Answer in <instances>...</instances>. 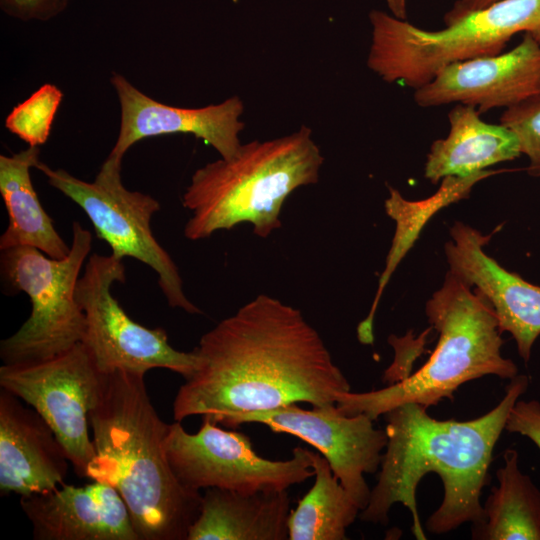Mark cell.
<instances>
[{
	"label": "cell",
	"mask_w": 540,
	"mask_h": 540,
	"mask_svg": "<svg viewBox=\"0 0 540 540\" xmlns=\"http://www.w3.org/2000/svg\"><path fill=\"white\" fill-rule=\"evenodd\" d=\"M504 466L496 476L499 485L483 505L485 519L473 526L478 540H540V490L519 468L517 450L503 454Z\"/></svg>",
	"instance_id": "cell-21"
},
{
	"label": "cell",
	"mask_w": 540,
	"mask_h": 540,
	"mask_svg": "<svg viewBox=\"0 0 540 540\" xmlns=\"http://www.w3.org/2000/svg\"><path fill=\"white\" fill-rule=\"evenodd\" d=\"M290 512L287 490L207 488L187 540H288Z\"/></svg>",
	"instance_id": "cell-18"
},
{
	"label": "cell",
	"mask_w": 540,
	"mask_h": 540,
	"mask_svg": "<svg viewBox=\"0 0 540 540\" xmlns=\"http://www.w3.org/2000/svg\"><path fill=\"white\" fill-rule=\"evenodd\" d=\"M314 483L290 512L288 540H345L361 509L334 475L328 461L311 451Z\"/></svg>",
	"instance_id": "cell-23"
},
{
	"label": "cell",
	"mask_w": 540,
	"mask_h": 540,
	"mask_svg": "<svg viewBox=\"0 0 540 540\" xmlns=\"http://www.w3.org/2000/svg\"><path fill=\"white\" fill-rule=\"evenodd\" d=\"M92 234L75 221L70 252L61 259L30 246L1 250L4 293H25L32 308L28 319L0 342L4 364L45 360L81 342L85 315L77 300L80 273L92 249Z\"/></svg>",
	"instance_id": "cell-7"
},
{
	"label": "cell",
	"mask_w": 540,
	"mask_h": 540,
	"mask_svg": "<svg viewBox=\"0 0 540 540\" xmlns=\"http://www.w3.org/2000/svg\"><path fill=\"white\" fill-rule=\"evenodd\" d=\"M202 419L196 433L187 432L179 421L169 424L164 440L170 467L184 487L282 491L314 476L311 450L297 446L291 458L269 460L255 452L247 435Z\"/></svg>",
	"instance_id": "cell-10"
},
{
	"label": "cell",
	"mask_w": 540,
	"mask_h": 540,
	"mask_svg": "<svg viewBox=\"0 0 540 540\" xmlns=\"http://www.w3.org/2000/svg\"><path fill=\"white\" fill-rule=\"evenodd\" d=\"M497 1L499 0H455L452 8L444 15L445 26L456 22L471 12L486 8Z\"/></svg>",
	"instance_id": "cell-28"
},
{
	"label": "cell",
	"mask_w": 540,
	"mask_h": 540,
	"mask_svg": "<svg viewBox=\"0 0 540 540\" xmlns=\"http://www.w3.org/2000/svg\"><path fill=\"white\" fill-rule=\"evenodd\" d=\"M323 162L311 129L302 126L286 136L242 144L232 157L205 164L182 195L191 212L185 237L198 241L250 223L254 234L267 238L281 227L287 197L317 183Z\"/></svg>",
	"instance_id": "cell-4"
},
{
	"label": "cell",
	"mask_w": 540,
	"mask_h": 540,
	"mask_svg": "<svg viewBox=\"0 0 540 540\" xmlns=\"http://www.w3.org/2000/svg\"><path fill=\"white\" fill-rule=\"evenodd\" d=\"M425 312L439 336L427 362L384 388L339 394L336 405L342 413L376 420L406 403L427 409L443 399L453 401L457 389L471 380L487 375L511 380L518 375L516 364L501 353L504 341L493 307L454 273L447 272Z\"/></svg>",
	"instance_id": "cell-5"
},
{
	"label": "cell",
	"mask_w": 540,
	"mask_h": 540,
	"mask_svg": "<svg viewBox=\"0 0 540 540\" xmlns=\"http://www.w3.org/2000/svg\"><path fill=\"white\" fill-rule=\"evenodd\" d=\"M62 99L63 93L56 85H42L13 107L5 118V128L28 146L39 147L45 144Z\"/></svg>",
	"instance_id": "cell-24"
},
{
	"label": "cell",
	"mask_w": 540,
	"mask_h": 540,
	"mask_svg": "<svg viewBox=\"0 0 540 540\" xmlns=\"http://www.w3.org/2000/svg\"><path fill=\"white\" fill-rule=\"evenodd\" d=\"M40 148L0 155V193L8 214V226L0 237V250L30 246L61 259L68 246L43 208L33 186L30 170L40 161Z\"/></svg>",
	"instance_id": "cell-20"
},
{
	"label": "cell",
	"mask_w": 540,
	"mask_h": 540,
	"mask_svg": "<svg viewBox=\"0 0 540 540\" xmlns=\"http://www.w3.org/2000/svg\"><path fill=\"white\" fill-rule=\"evenodd\" d=\"M445 245L449 271L475 286L491 304L499 329L514 338L518 353L528 362L540 335V286L509 272L484 251L489 241L478 230L455 222Z\"/></svg>",
	"instance_id": "cell-15"
},
{
	"label": "cell",
	"mask_w": 540,
	"mask_h": 540,
	"mask_svg": "<svg viewBox=\"0 0 540 540\" xmlns=\"http://www.w3.org/2000/svg\"><path fill=\"white\" fill-rule=\"evenodd\" d=\"M104 380L81 342L45 360L0 367L1 389L44 418L79 477H87L95 457L89 413L99 402Z\"/></svg>",
	"instance_id": "cell-11"
},
{
	"label": "cell",
	"mask_w": 540,
	"mask_h": 540,
	"mask_svg": "<svg viewBox=\"0 0 540 540\" xmlns=\"http://www.w3.org/2000/svg\"><path fill=\"white\" fill-rule=\"evenodd\" d=\"M500 124L518 139L521 154L529 158L530 174L540 175V94L506 108Z\"/></svg>",
	"instance_id": "cell-25"
},
{
	"label": "cell",
	"mask_w": 540,
	"mask_h": 540,
	"mask_svg": "<svg viewBox=\"0 0 540 540\" xmlns=\"http://www.w3.org/2000/svg\"><path fill=\"white\" fill-rule=\"evenodd\" d=\"M144 376L105 374L89 413L95 457L87 478L120 494L140 540H187L202 494L184 487L170 467L164 448L169 424L153 406Z\"/></svg>",
	"instance_id": "cell-3"
},
{
	"label": "cell",
	"mask_w": 540,
	"mask_h": 540,
	"mask_svg": "<svg viewBox=\"0 0 540 540\" xmlns=\"http://www.w3.org/2000/svg\"><path fill=\"white\" fill-rule=\"evenodd\" d=\"M528 386V377L517 375L494 408L467 421L434 419L416 403L386 412L388 439L378 480L359 518L385 525L393 505L401 503L412 515L413 535L425 540L416 490L426 474L436 473L442 480L444 496L428 517L426 529L438 535L465 523L481 524L485 515L480 498L482 489L490 483L493 450L505 430L510 410Z\"/></svg>",
	"instance_id": "cell-2"
},
{
	"label": "cell",
	"mask_w": 540,
	"mask_h": 540,
	"mask_svg": "<svg viewBox=\"0 0 540 540\" xmlns=\"http://www.w3.org/2000/svg\"><path fill=\"white\" fill-rule=\"evenodd\" d=\"M369 20L368 68L387 83L414 90L449 64L502 53L518 33L540 43V0H499L437 31L380 10H372Z\"/></svg>",
	"instance_id": "cell-6"
},
{
	"label": "cell",
	"mask_w": 540,
	"mask_h": 540,
	"mask_svg": "<svg viewBox=\"0 0 540 540\" xmlns=\"http://www.w3.org/2000/svg\"><path fill=\"white\" fill-rule=\"evenodd\" d=\"M194 350L199 366L174 398L175 421L202 416L228 426L247 412L336 404L351 391L302 312L266 294L221 320Z\"/></svg>",
	"instance_id": "cell-1"
},
{
	"label": "cell",
	"mask_w": 540,
	"mask_h": 540,
	"mask_svg": "<svg viewBox=\"0 0 540 540\" xmlns=\"http://www.w3.org/2000/svg\"><path fill=\"white\" fill-rule=\"evenodd\" d=\"M72 0H0L1 11L23 22L52 20L62 14Z\"/></svg>",
	"instance_id": "cell-26"
},
{
	"label": "cell",
	"mask_w": 540,
	"mask_h": 540,
	"mask_svg": "<svg viewBox=\"0 0 540 540\" xmlns=\"http://www.w3.org/2000/svg\"><path fill=\"white\" fill-rule=\"evenodd\" d=\"M390 10V14L398 19L406 20L407 0H385Z\"/></svg>",
	"instance_id": "cell-29"
},
{
	"label": "cell",
	"mask_w": 540,
	"mask_h": 540,
	"mask_svg": "<svg viewBox=\"0 0 540 540\" xmlns=\"http://www.w3.org/2000/svg\"><path fill=\"white\" fill-rule=\"evenodd\" d=\"M494 174H496V171L484 170L469 177H445L442 179L439 190L433 196L415 202L406 200L398 190L392 187L389 188V196L385 200V209L388 216L396 222V230L370 312L357 328V336L361 343H373L374 316L382 292L395 268L412 247L425 223L436 211L450 203L468 197L472 187L477 182Z\"/></svg>",
	"instance_id": "cell-22"
},
{
	"label": "cell",
	"mask_w": 540,
	"mask_h": 540,
	"mask_svg": "<svg viewBox=\"0 0 540 540\" xmlns=\"http://www.w3.org/2000/svg\"><path fill=\"white\" fill-rule=\"evenodd\" d=\"M126 269L113 254H91L80 276L76 296L85 315L81 343L103 374L118 370L145 375L161 368L184 379L199 366L195 350L173 348L165 329L135 322L112 294L114 283H124Z\"/></svg>",
	"instance_id": "cell-9"
},
{
	"label": "cell",
	"mask_w": 540,
	"mask_h": 540,
	"mask_svg": "<svg viewBox=\"0 0 540 540\" xmlns=\"http://www.w3.org/2000/svg\"><path fill=\"white\" fill-rule=\"evenodd\" d=\"M120 104V128L108 157L123 161L126 152L146 138L190 134L213 147L221 158L232 157L240 148L245 127L243 101L232 96L218 104L184 108L161 103L137 89L126 77H110Z\"/></svg>",
	"instance_id": "cell-14"
},
{
	"label": "cell",
	"mask_w": 540,
	"mask_h": 540,
	"mask_svg": "<svg viewBox=\"0 0 540 540\" xmlns=\"http://www.w3.org/2000/svg\"><path fill=\"white\" fill-rule=\"evenodd\" d=\"M365 414L346 415L336 404L306 410L289 404L272 410L253 411L235 417L228 427L260 423L275 433L300 438L318 450L334 475L359 508L369 502L371 489L364 475L380 468L387 433Z\"/></svg>",
	"instance_id": "cell-12"
},
{
	"label": "cell",
	"mask_w": 540,
	"mask_h": 540,
	"mask_svg": "<svg viewBox=\"0 0 540 540\" xmlns=\"http://www.w3.org/2000/svg\"><path fill=\"white\" fill-rule=\"evenodd\" d=\"M0 391V492L27 496L65 484L70 461L44 418Z\"/></svg>",
	"instance_id": "cell-17"
},
{
	"label": "cell",
	"mask_w": 540,
	"mask_h": 540,
	"mask_svg": "<svg viewBox=\"0 0 540 540\" xmlns=\"http://www.w3.org/2000/svg\"><path fill=\"white\" fill-rule=\"evenodd\" d=\"M505 430L529 438L540 450V402L518 399L509 412Z\"/></svg>",
	"instance_id": "cell-27"
},
{
	"label": "cell",
	"mask_w": 540,
	"mask_h": 540,
	"mask_svg": "<svg viewBox=\"0 0 540 540\" xmlns=\"http://www.w3.org/2000/svg\"><path fill=\"white\" fill-rule=\"evenodd\" d=\"M20 504L34 540H140L122 497L103 482L63 484Z\"/></svg>",
	"instance_id": "cell-16"
},
{
	"label": "cell",
	"mask_w": 540,
	"mask_h": 540,
	"mask_svg": "<svg viewBox=\"0 0 540 540\" xmlns=\"http://www.w3.org/2000/svg\"><path fill=\"white\" fill-rule=\"evenodd\" d=\"M35 168L85 212L96 236L110 246L111 254L122 260L134 258L157 274L169 306L189 314L202 313L185 295L178 267L152 233L151 219L160 210V203L149 194L124 186L122 161L107 156L92 182L61 168L52 169L42 161Z\"/></svg>",
	"instance_id": "cell-8"
},
{
	"label": "cell",
	"mask_w": 540,
	"mask_h": 540,
	"mask_svg": "<svg viewBox=\"0 0 540 540\" xmlns=\"http://www.w3.org/2000/svg\"><path fill=\"white\" fill-rule=\"evenodd\" d=\"M480 115L475 107L459 103L449 111L447 137L435 140L427 154L424 176L431 183L448 176L469 177L521 155L510 129L487 123Z\"/></svg>",
	"instance_id": "cell-19"
},
{
	"label": "cell",
	"mask_w": 540,
	"mask_h": 540,
	"mask_svg": "<svg viewBox=\"0 0 540 540\" xmlns=\"http://www.w3.org/2000/svg\"><path fill=\"white\" fill-rule=\"evenodd\" d=\"M540 94V43L525 33L508 52L455 62L414 92L423 108L465 104L480 114L509 108Z\"/></svg>",
	"instance_id": "cell-13"
}]
</instances>
